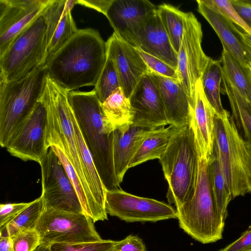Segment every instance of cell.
Wrapping results in <instances>:
<instances>
[{
	"label": "cell",
	"mask_w": 251,
	"mask_h": 251,
	"mask_svg": "<svg viewBox=\"0 0 251 251\" xmlns=\"http://www.w3.org/2000/svg\"><path fill=\"white\" fill-rule=\"evenodd\" d=\"M129 99L134 111L132 126L153 130L169 125L160 92L150 71L141 77Z\"/></svg>",
	"instance_id": "4fadbf2b"
},
{
	"label": "cell",
	"mask_w": 251,
	"mask_h": 251,
	"mask_svg": "<svg viewBox=\"0 0 251 251\" xmlns=\"http://www.w3.org/2000/svg\"><path fill=\"white\" fill-rule=\"evenodd\" d=\"M107 56L113 61L125 95L129 98L141 77L150 70L137 48L115 32L106 42Z\"/></svg>",
	"instance_id": "9a60e30c"
},
{
	"label": "cell",
	"mask_w": 251,
	"mask_h": 251,
	"mask_svg": "<svg viewBox=\"0 0 251 251\" xmlns=\"http://www.w3.org/2000/svg\"><path fill=\"white\" fill-rule=\"evenodd\" d=\"M168 183L167 198L176 208L193 195L199 157L194 134L188 125L181 128L159 159Z\"/></svg>",
	"instance_id": "52a82bcc"
},
{
	"label": "cell",
	"mask_w": 251,
	"mask_h": 251,
	"mask_svg": "<svg viewBox=\"0 0 251 251\" xmlns=\"http://www.w3.org/2000/svg\"><path fill=\"white\" fill-rule=\"evenodd\" d=\"M113 251H147L143 241L137 236L129 235L116 241Z\"/></svg>",
	"instance_id": "ab89813d"
},
{
	"label": "cell",
	"mask_w": 251,
	"mask_h": 251,
	"mask_svg": "<svg viewBox=\"0 0 251 251\" xmlns=\"http://www.w3.org/2000/svg\"><path fill=\"white\" fill-rule=\"evenodd\" d=\"M239 16L251 29V2L241 0H230Z\"/></svg>",
	"instance_id": "b9f144b4"
},
{
	"label": "cell",
	"mask_w": 251,
	"mask_h": 251,
	"mask_svg": "<svg viewBox=\"0 0 251 251\" xmlns=\"http://www.w3.org/2000/svg\"><path fill=\"white\" fill-rule=\"evenodd\" d=\"M190 104L188 126L194 135L199 157L209 160L213 152L217 113L205 95L201 78L196 82L194 98Z\"/></svg>",
	"instance_id": "e0dca14e"
},
{
	"label": "cell",
	"mask_w": 251,
	"mask_h": 251,
	"mask_svg": "<svg viewBox=\"0 0 251 251\" xmlns=\"http://www.w3.org/2000/svg\"><path fill=\"white\" fill-rule=\"evenodd\" d=\"M152 130L131 125L113 133V162L115 175L120 184L138 149Z\"/></svg>",
	"instance_id": "603a6c76"
},
{
	"label": "cell",
	"mask_w": 251,
	"mask_h": 251,
	"mask_svg": "<svg viewBox=\"0 0 251 251\" xmlns=\"http://www.w3.org/2000/svg\"><path fill=\"white\" fill-rule=\"evenodd\" d=\"M181 128L169 125L152 130L134 155L129 168L150 160L159 159Z\"/></svg>",
	"instance_id": "484cf974"
},
{
	"label": "cell",
	"mask_w": 251,
	"mask_h": 251,
	"mask_svg": "<svg viewBox=\"0 0 251 251\" xmlns=\"http://www.w3.org/2000/svg\"><path fill=\"white\" fill-rule=\"evenodd\" d=\"M11 238L12 251H34L41 243L36 229L20 232Z\"/></svg>",
	"instance_id": "8d00e7d4"
},
{
	"label": "cell",
	"mask_w": 251,
	"mask_h": 251,
	"mask_svg": "<svg viewBox=\"0 0 251 251\" xmlns=\"http://www.w3.org/2000/svg\"><path fill=\"white\" fill-rule=\"evenodd\" d=\"M43 209V201L40 196L31 201L30 204L5 227L0 229V236L12 237L20 232L35 229Z\"/></svg>",
	"instance_id": "1f68e13d"
},
{
	"label": "cell",
	"mask_w": 251,
	"mask_h": 251,
	"mask_svg": "<svg viewBox=\"0 0 251 251\" xmlns=\"http://www.w3.org/2000/svg\"><path fill=\"white\" fill-rule=\"evenodd\" d=\"M46 23L43 13L21 32L0 56V80L9 82L45 65Z\"/></svg>",
	"instance_id": "ba28073f"
},
{
	"label": "cell",
	"mask_w": 251,
	"mask_h": 251,
	"mask_svg": "<svg viewBox=\"0 0 251 251\" xmlns=\"http://www.w3.org/2000/svg\"><path fill=\"white\" fill-rule=\"evenodd\" d=\"M76 4V0H50L43 11L46 23V63L78 30L71 13Z\"/></svg>",
	"instance_id": "ac0fdd59"
},
{
	"label": "cell",
	"mask_w": 251,
	"mask_h": 251,
	"mask_svg": "<svg viewBox=\"0 0 251 251\" xmlns=\"http://www.w3.org/2000/svg\"><path fill=\"white\" fill-rule=\"evenodd\" d=\"M50 0H0V56L33 22Z\"/></svg>",
	"instance_id": "5bb4252c"
},
{
	"label": "cell",
	"mask_w": 251,
	"mask_h": 251,
	"mask_svg": "<svg viewBox=\"0 0 251 251\" xmlns=\"http://www.w3.org/2000/svg\"><path fill=\"white\" fill-rule=\"evenodd\" d=\"M50 148L55 153L58 159L64 167L78 197L84 213L90 217L94 223L99 221H101L99 214L89 198L75 169L67 157L58 148L54 146H51Z\"/></svg>",
	"instance_id": "d6a6232c"
},
{
	"label": "cell",
	"mask_w": 251,
	"mask_h": 251,
	"mask_svg": "<svg viewBox=\"0 0 251 251\" xmlns=\"http://www.w3.org/2000/svg\"><path fill=\"white\" fill-rule=\"evenodd\" d=\"M12 239L9 236H0V251H12Z\"/></svg>",
	"instance_id": "ee69618b"
},
{
	"label": "cell",
	"mask_w": 251,
	"mask_h": 251,
	"mask_svg": "<svg viewBox=\"0 0 251 251\" xmlns=\"http://www.w3.org/2000/svg\"><path fill=\"white\" fill-rule=\"evenodd\" d=\"M103 124L109 133L117 129H126L133 124L134 111L129 98L121 87L116 89L101 103Z\"/></svg>",
	"instance_id": "cb8c5ba5"
},
{
	"label": "cell",
	"mask_w": 251,
	"mask_h": 251,
	"mask_svg": "<svg viewBox=\"0 0 251 251\" xmlns=\"http://www.w3.org/2000/svg\"><path fill=\"white\" fill-rule=\"evenodd\" d=\"M137 48L155 56L177 71L178 55L173 48L156 8L143 22L137 36Z\"/></svg>",
	"instance_id": "ffe728a7"
},
{
	"label": "cell",
	"mask_w": 251,
	"mask_h": 251,
	"mask_svg": "<svg viewBox=\"0 0 251 251\" xmlns=\"http://www.w3.org/2000/svg\"><path fill=\"white\" fill-rule=\"evenodd\" d=\"M150 73L160 92L169 125L177 128L188 125L190 99L181 82Z\"/></svg>",
	"instance_id": "7402d4cb"
},
{
	"label": "cell",
	"mask_w": 251,
	"mask_h": 251,
	"mask_svg": "<svg viewBox=\"0 0 251 251\" xmlns=\"http://www.w3.org/2000/svg\"><path fill=\"white\" fill-rule=\"evenodd\" d=\"M68 92L47 76L43 95L47 110L46 145L60 149L75 169L89 198L100 215L105 213L93 197L83 173L71 118Z\"/></svg>",
	"instance_id": "5b68a950"
},
{
	"label": "cell",
	"mask_w": 251,
	"mask_h": 251,
	"mask_svg": "<svg viewBox=\"0 0 251 251\" xmlns=\"http://www.w3.org/2000/svg\"><path fill=\"white\" fill-rule=\"evenodd\" d=\"M107 59L106 43L97 30L78 29L47 62L48 76L68 92L95 86Z\"/></svg>",
	"instance_id": "6da1fadb"
},
{
	"label": "cell",
	"mask_w": 251,
	"mask_h": 251,
	"mask_svg": "<svg viewBox=\"0 0 251 251\" xmlns=\"http://www.w3.org/2000/svg\"><path fill=\"white\" fill-rule=\"evenodd\" d=\"M176 211L180 227L195 240L207 244L222 238L225 221L215 203L209 160L199 158L194 192L186 202L176 208Z\"/></svg>",
	"instance_id": "3957f363"
},
{
	"label": "cell",
	"mask_w": 251,
	"mask_h": 251,
	"mask_svg": "<svg viewBox=\"0 0 251 251\" xmlns=\"http://www.w3.org/2000/svg\"><path fill=\"white\" fill-rule=\"evenodd\" d=\"M34 251H51V244L41 243Z\"/></svg>",
	"instance_id": "bcb514c9"
},
{
	"label": "cell",
	"mask_w": 251,
	"mask_h": 251,
	"mask_svg": "<svg viewBox=\"0 0 251 251\" xmlns=\"http://www.w3.org/2000/svg\"><path fill=\"white\" fill-rule=\"evenodd\" d=\"M39 164L42 176L41 197L44 207L85 214L64 167L51 148Z\"/></svg>",
	"instance_id": "30bf717a"
},
{
	"label": "cell",
	"mask_w": 251,
	"mask_h": 251,
	"mask_svg": "<svg viewBox=\"0 0 251 251\" xmlns=\"http://www.w3.org/2000/svg\"><path fill=\"white\" fill-rule=\"evenodd\" d=\"M157 9L171 44L178 55L183 38L185 13L166 3L160 5Z\"/></svg>",
	"instance_id": "4dcf8cb0"
},
{
	"label": "cell",
	"mask_w": 251,
	"mask_h": 251,
	"mask_svg": "<svg viewBox=\"0 0 251 251\" xmlns=\"http://www.w3.org/2000/svg\"><path fill=\"white\" fill-rule=\"evenodd\" d=\"M155 8L147 0H113L105 16L114 32L137 48L138 31L149 13Z\"/></svg>",
	"instance_id": "2e32d148"
},
{
	"label": "cell",
	"mask_w": 251,
	"mask_h": 251,
	"mask_svg": "<svg viewBox=\"0 0 251 251\" xmlns=\"http://www.w3.org/2000/svg\"><path fill=\"white\" fill-rule=\"evenodd\" d=\"M211 3L225 17L246 33L251 35V29L237 13L230 0H210Z\"/></svg>",
	"instance_id": "74e56055"
},
{
	"label": "cell",
	"mask_w": 251,
	"mask_h": 251,
	"mask_svg": "<svg viewBox=\"0 0 251 251\" xmlns=\"http://www.w3.org/2000/svg\"><path fill=\"white\" fill-rule=\"evenodd\" d=\"M47 126V110L42 95L33 111L8 142L6 150L23 161L39 164L49 150L46 145Z\"/></svg>",
	"instance_id": "7c38bea8"
},
{
	"label": "cell",
	"mask_w": 251,
	"mask_h": 251,
	"mask_svg": "<svg viewBox=\"0 0 251 251\" xmlns=\"http://www.w3.org/2000/svg\"><path fill=\"white\" fill-rule=\"evenodd\" d=\"M249 251H251V250Z\"/></svg>",
	"instance_id": "7dc6e473"
},
{
	"label": "cell",
	"mask_w": 251,
	"mask_h": 251,
	"mask_svg": "<svg viewBox=\"0 0 251 251\" xmlns=\"http://www.w3.org/2000/svg\"><path fill=\"white\" fill-rule=\"evenodd\" d=\"M36 230L41 243L74 244L102 240L93 220L84 213L44 208Z\"/></svg>",
	"instance_id": "9c48e42d"
},
{
	"label": "cell",
	"mask_w": 251,
	"mask_h": 251,
	"mask_svg": "<svg viewBox=\"0 0 251 251\" xmlns=\"http://www.w3.org/2000/svg\"><path fill=\"white\" fill-rule=\"evenodd\" d=\"M68 100L106 190L119 188L113 162V133L105 129L101 103L94 90L68 92Z\"/></svg>",
	"instance_id": "7a4b0ae2"
},
{
	"label": "cell",
	"mask_w": 251,
	"mask_h": 251,
	"mask_svg": "<svg viewBox=\"0 0 251 251\" xmlns=\"http://www.w3.org/2000/svg\"><path fill=\"white\" fill-rule=\"evenodd\" d=\"M214 135V149L232 199L251 193V147L227 110L216 115Z\"/></svg>",
	"instance_id": "277c9868"
},
{
	"label": "cell",
	"mask_w": 251,
	"mask_h": 251,
	"mask_svg": "<svg viewBox=\"0 0 251 251\" xmlns=\"http://www.w3.org/2000/svg\"><path fill=\"white\" fill-rule=\"evenodd\" d=\"M199 12L209 23L219 38L223 50L246 69L251 67V55L239 35V29L225 17L210 0H198Z\"/></svg>",
	"instance_id": "d6986e66"
},
{
	"label": "cell",
	"mask_w": 251,
	"mask_h": 251,
	"mask_svg": "<svg viewBox=\"0 0 251 251\" xmlns=\"http://www.w3.org/2000/svg\"><path fill=\"white\" fill-rule=\"evenodd\" d=\"M201 81L205 95L217 115L226 111L221 100L222 69L220 59H212L205 69Z\"/></svg>",
	"instance_id": "f546056e"
},
{
	"label": "cell",
	"mask_w": 251,
	"mask_h": 251,
	"mask_svg": "<svg viewBox=\"0 0 251 251\" xmlns=\"http://www.w3.org/2000/svg\"></svg>",
	"instance_id": "681fc988"
},
{
	"label": "cell",
	"mask_w": 251,
	"mask_h": 251,
	"mask_svg": "<svg viewBox=\"0 0 251 251\" xmlns=\"http://www.w3.org/2000/svg\"><path fill=\"white\" fill-rule=\"evenodd\" d=\"M201 25L192 12L185 13L184 32L180 49L184 53L188 70L190 86L195 96V85L201 78L207 66L212 59L204 52L201 42Z\"/></svg>",
	"instance_id": "44dd1931"
},
{
	"label": "cell",
	"mask_w": 251,
	"mask_h": 251,
	"mask_svg": "<svg viewBox=\"0 0 251 251\" xmlns=\"http://www.w3.org/2000/svg\"><path fill=\"white\" fill-rule=\"evenodd\" d=\"M71 118L75 130L78 153L87 182L97 203L102 209L105 210V201L106 190L100 176L92 155L86 144L72 109Z\"/></svg>",
	"instance_id": "d4e9b609"
},
{
	"label": "cell",
	"mask_w": 251,
	"mask_h": 251,
	"mask_svg": "<svg viewBox=\"0 0 251 251\" xmlns=\"http://www.w3.org/2000/svg\"><path fill=\"white\" fill-rule=\"evenodd\" d=\"M116 241L104 240L98 242L74 244L54 243L51 251H113Z\"/></svg>",
	"instance_id": "e575fe53"
},
{
	"label": "cell",
	"mask_w": 251,
	"mask_h": 251,
	"mask_svg": "<svg viewBox=\"0 0 251 251\" xmlns=\"http://www.w3.org/2000/svg\"><path fill=\"white\" fill-rule=\"evenodd\" d=\"M20 202L1 204L0 205V228L2 229L30 204Z\"/></svg>",
	"instance_id": "f35d334b"
},
{
	"label": "cell",
	"mask_w": 251,
	"mask_h": 251,
	"mask_svg": "<svg viewBox=\"0 0 251 251\" xmlns=\"http://www.w3.org/2000/svg\"></svg>",
	"instance_id": "c3c4849f"
},
{
	"label": "cell",
	"mask_w": 251,
	"mask_h": 251,
	"mask_svg": "<svg viewBox=\"0 0 251 251\" xmlns=\"http://www.w3.org/2000/svg\"><path fill=\"white\" fill-rule=\"evenodd\" d=\"M137 50L150 72L166 77L179 80L177 71L174 68L162 60L140 49H137Z\"/></svg>",
	"instance_id": "d590c367"
},
{
	"label": "cell",
	"mask_w": 251,
	"mask_h": 251,
	"mask_svg": "<svg viewBox=\"0 0 251 251\" xmlns=\"http://www.w3.org/2000/svg\"><path fill=\"white\" fill-rule=\"evenodd\" d=\"M119 87H121V85L114 64L107 56L104 66L93 90L102 103Z\"/></svg>",
	"instance_id": "836d02e7"
},
{
	"label": "cell",
	"mask_w": 251,
	"mask_h": 251,
	"mask_svg": "<svg viewBox=\"0 0 251 251\" xmlns=\"http://www.w3.org/2000/svg\"><path fill=\"white\" fill-rule=\"evenodd\" d=\"M223 91L228 98L231 117L244 139L251 146V102L243 97L222 75Z\"/></svg>",
	"instance_id": "4316f807"
},
{
	"label": "cell",
	"mask_w": 251,
	"mask_h": 251,
	"mask_svg": "<svg viewBox=\"0 0 251 251\" xmlns=\"http://www.w3.org/2000/svg\"><path fill=\"white\" fill-rule=\"evenodd\" d=\"M209 172L211 186L217 210L224 221L227 216V207L232 200L216 151L209 160Z\"/></svg>",
	"instance_id": "f1b7e54d"
},
{
	"label": "cell",
	"mask_w": 251,
	"mask_h": 251,
	"mask_svg": "<svg viewBox=\"0 0 251 251\" xmlns=\"http://www.w3.org/2000/svg\"><path fill=\"white\" fill-rule=\"evenodd\" d=\"M251 250V225L241 236L220 251H249Z\"/></svg>",
	"instance_id": "60d3db41"
},
{
	"label": "cell",
	"mask_w": 251,
	"mask_h": 251,
	"mask_svg": "<svg viewBox=\"0 0 251 251\" xmlns=\"http://www.w3.org/2000/svg\"><path fill=\"white\" fill-rule=\"evenodd\" d=\"M113 0H76V4L94 9L106 15Z\"/></svg>",
	"instance_id": "7bdbcfd3"
},
{
	"label": "cell",
	"mask_w": 251,
	"mask_h": 251,
	"mask_svg": "<svg viewBox=\"0 0 251 251\" xmlns=\"http://www.w3.org/2000/svg\"><path fill=\"white\" fill-rule=\"evenodd\" d=\"M222 75L239 93L251 102V69H246L223 50L220 58Z\"/></svg>",
	"instance_id": "83f0119b"
},
{
	"label": "cell",
	"mask_w": 251,
	"mask_h": 251,
	"mask_svg": "<svg viewBox=\"0 0 251 251\" xmlns=\"http://www.w3.org/2000/svg\"><path fill=\"white\" fill-rule=\"evenodd\" d=\"M48 76L45 65L19 79L0 80V145L6 148L20 126L42 97Z\"/></svg>",
	"instance_id": "8992f818"
},
{
	"label": "cell",
	"mask_w": 251,
	"mask_h": 251,
	"mask_svg": "<svg viewBox=\"0 0 251 251\" xmlns=\"http://www.w3.org/2000/svg\"><path fill=\"white\" fill-rule=\"evenodd\" d=\"M105 208L107 214L126 222L177 219L176 211L170 204L135 196L119 188L106 190Z\"/></svg>",
	"instance_id": "8fae6325"
},
{
	"label": "cell",
	"mask_w": 251,
	"mask_h": 251,
	"mask_svg": "<svg viewBox=\"0 0 251 251\" xmlns=\"http://www.w3.org/2000/svg\"><path fill=\"white\" fill-rule=\"evenodd\" d=\"M239 33L242 42L245 45L251 55V35L246 33L242 29H239Z\"/></svg>",
	"instance_id": "f6af8a7d"
}]
</instances>
